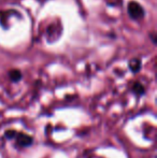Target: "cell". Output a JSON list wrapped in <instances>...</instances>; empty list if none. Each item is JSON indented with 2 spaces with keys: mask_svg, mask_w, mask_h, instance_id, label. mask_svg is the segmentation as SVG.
I'll return each mask as SVG.
<instances>
[{
  "mask_svg": "<svg viewBox=\"0 0 157 158\" xmlns=\"http://www.w3.org/2000/svg\"><path fill=\"white\" fill-rule=\"evenodd\" d=\"M10 77L13 79V81H19L21 79V72L19 71H13V72L10 73Z\"/></svg>",
  "mask_w": 157,
  "mask_h": 158,
  "instance_id": "cell-2",
  "label": "cell"
},
{
  "mask_svg": "<svg viewBox=\"0 0 157 158\" xmlns=\"http://www.w3.org/2000/svg\"><path fill=\"white\" fill-rule=\"evenodd\" d=\"M134 93H137V94H143V93H144V88H143L141 85H139V84H134Z\"/></svg>",
  "mask_w": 157,
  "mask_h": 158,
  "instance_id": "cell-3",
  "label": "cell"
},
{
  "mask_svg": "<svg viewBox=\"0 0 157 158\" xmlns=\"http://www.w3.org/2000/svg\"><path fill=\"white\" fill-rule=\"evenodd\" d=\"M17 143H19L21 146H28L32 143V138L29 137V135H24V133H19Z\"/></svg>",
  "mask_w": 157,
  "mask_h": 158,
  "instance_id": "cell-1",
  "label": "cell"
}]
</instances>
